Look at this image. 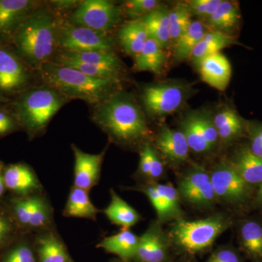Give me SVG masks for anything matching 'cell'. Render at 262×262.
Here are the masks:
<instances>
[{"mask_svg":"<svg viewBox=\"0 0 262 262\" xmlns=\"http://www.w3.org/2000/svg\"><path fill=\"white\" fill-rule=\"evenodd\" d=\"M93 119L112 142L123 147L141 149L152 134L137 103L122 93H115L96 106Z\"/></svg>","mask_w":262,"mask_h":262,"instance_id":"6da1fadb","label":"cell"},{"mask_svg":"<svg viewBox=\"0 0 262 262\" xmlns=\"http://www.w3.org/2000/svg\"><path fill=\"white\" fill-rule=\"evenodd\" d=\"M39 71L48 86L66 98L82 100L96 106L117 93L120 84V80L91 77L55 62H48Z\"/></svg>","mask_w":262,"mask_h":262,"instance_id":"7a4b0ae2","label":"cell"},{"mask_svg":"<svg viewBox=\"0 0 262 262\" xmlns=\"http://www.w3.org/2000/svg\"><path fill=\"white\" fill-rule=\"evenodd\" d=\"M58 32L59 27L51 13L37 10L15 29L13 42L24 61L39 70L50 62L58 43Z\"/></svg>","mask_w":262,"mask_h":262,"instance_id":"3957f363","label":"cell"},{"mask_svg":"<svg viewBox=\"0 0 262 262\" xmlns=\"http://www.w3.org/2000/svg\"><path fill=\"white\" fill-rule=\"evenodd\" d=\"M228 215L215 213L201 220L176 221L168 233L171 244L180 251L196 253L211 247L217 238L232 226Z\"/></svg>","mask_w":262,"mask_h":262,"instance_id":"277c9868","label":"cell"},{"mask_svg":"<svg viewBox=\"0 0 262 262\" xmlns=\"http://www.w3.org/2000/svg\"><path fill=\"white\" fill-rule=\"evenodd\" d=\"M67 101L68 98L49 86L31 90L16 103L19 123L31 137H34L46 128Z\"/></svg>","mask_w":262,"mask_h":262,"instance_id":"5b68a950","label":"cell"},{"mask_svg":"<svg viewBox=\"0 0 262 262\" xmlns=\"http://www.w3.org/2000/svg\"><path fill=\"white\" fill-rule=\"evenodd\" d=\"M3 201L21 233L34 234L55 227L54 211L45 191L5 196Z\"/></svg>","mask_w":262,"mask_h":262,"instance_id":"8992f818","label":"cell"},{"mask_svg":"<svg viewBox=\"0 0 262 262\" xmlns=\"http://www.w3.org/2000/svg\"><path fill=\"white\" fill-rule=\"evenodd\" d=\"M212 187L217 201L232 206L246 203L254 188L241 178L229 160L219 163L210 173Z\"/></svg>","mask_w":262,"mask_h":262,"instance_id":"52a82bcc","label":"cell"},{"mask_svg":"<svg viewBox=\"0 0 262 262\" xmlns=\"http://www.w3.org/2000/svg\"><path fill=\"white\" fill-rule=\"evenodd\" d=\"M180 130L187 139L190 151L195 154H209L220 141L213 117L204 110L185 115L181 120Z\"/></svg>","mask_w":262,"mask_h":262,"instance_id":"ba28073f","label":"cell"},{"mask_svg":"<svg viewBox=\"0 0 262 262\" xmlns=\"http://www.w3.org/2000/svg\"><path fill=\"white\" fill-rule=\"evenodd\" d=\"M121 16L120 7L107 0L81 2L71 15L72 24L106 34L118 23Z\"/></svg>","mask_w":262,"mask_h":262,"instance_id":"9c48e42d","label":"cell"},{"mask_svg":"<svg viewBox=\"0 0 262 262\" xmlns=\"http://www.w3.org/2000/svg\"><path fill=\"white\" fill-rule=\"evenodd\" d=\"M187 96L186 86L168 82L146 86L141 98L150 115L163 117L178 111L187 101Z\"/></svg>","mask_w":262,"mask_h":262,"instance_id":"30bf717a","label":"cell"},{"mask_svg":"<svg viewBox=\"0 0 262 262\" xmlns=\"http://www.w3.org/2000/svg\"><path fill=\"white\" fill-rule=\"evenodd\" d=\"M58 44L64 51H112L113 41L106 34L72 24L59 29Z\"/></svg>","mask_w":262,"mask_h":262,"instance_id":"8fae6325","label":"cell"},{"mask_svg":"<svg viewBox=\"0 0 262 262\" xmlns=\"http://www.w3.org/2000/svg\"><path fill=\"white\" fill-rule=\"evenodd\" d=\"M170 239L158 221H151L140 236L139 244L130 262H168Z\"/></svg>","mask_w":262,"mask_h":262,"instance_id":"7c38bea8","label":"cell"},{"mask_svg":"<svg viewBox=\"0 0 262 262\" xmlns=\"http://www.w3.org/2000/svg\"><path fill=\"white\" fill-rule=\"evenodd\" d=\"M72 149L75 156L73 185L90 192L99 183L107 146L98 154L84 152L75 144H72Z\"/></svg>","mask_w":262,"mask_h":262,"instance_id":"4fadbf2b","label":"cell"},{"mask_svg":"<svg viewBox=\"0 0 262 262\" xmlns=\"http://www.w3.org/2000/svg\"><path fill=\"white\" fill-rule=\"evenodd\" d=\"M155 144L157 152L158 151L161 159L169 165L177 166L189 160L190 149L181 130L170 128L166 125H162L155 137Z\"/></svg>","mask_w":262,"mask_h":262,"instance_id":"5bb4252c","label":"cell"},{"mask_svg":"<svg viewBox=\"0 0 262 262\" xmlns=\"http://www.w3.org/2000/svg\"><path fill=\"white\" fill-rule=\"evenodd\" d=\"M4 180L10 195L27 196L45 191L35 171L24 163L5 165Z\"/></svg>","mask_w":262,"mask_h":262,"instance_id":"9a60e30c","label":"cell"},{"mask_svg":"<svg viewBox=\"0 0 262 262\" xmlns=\"http://www.w3.org/2000/svg\"><path fill=\"white\" fill-rule=\"evenodd\" d=\"M28 80L27 71L18 57L0 48V91L17 92L25 87Z\"/></svg>","mask_w":262,"mask_h":262,"instance_id":"2e32d148","label":"cell"},{"mask_svg":"<svg viewBox=\"0 0 262 262\" xmlns=\"http://www.w3.org/2000/svg\"><path fill=\"white\" fill-rule=\"evenodd\" d=\"M39 262H74L56 227L34 234Z\"/></svg>","mask_w":262,"mask_h":262,"instance_id":"e0dca14e","label":"cell"},{"mask_svg":"<svg viewBox=\"0 0 262 262\" xmlns=\"http://www.w3.org/2000/svg\"><path fill=\"white\" fill-rule=\"evenodd\" d=\"M202 80L220 91H225L232 77V67L222 53L206 57L198 65Z\"/></svg>","mask_w":262,"mask_h":262,"instance_id":"ac0fdd59","label":"cell"},{"mask_svg":"<svg viewBox=\"0 0 262 262\" xmlns=\"http://www.w3.org/2000/svg\"><path fill=\"white\" fill-rule=\"evenodd\" d=\"M241 178L251 187H258L262 183V158L253 154L248 144L236 150L229 160Z\"/></svg>","mask_w":262,"mask_h":262,"instance_id":"d6986e66","label":"cell"},{"mask_svg":"<svg viewBox=\"0 0 262 262\" xmlns=\"http://www.w3.org/2000/svg\"><path fill=\"white\" fill-rule=\"evenodd\" d=\"M130 189L143 193L147 196L151 206L156 211L158 217L157 221L161 225L170 221L176 222L182 220L181 215L172 206L170 198L161 189L158 183L138 184L136 187Z\"/></svg>","mask_w":262,"mask_h":262,"instance_id":"ffe728a7","label":"cell"},{"mask_svg":"<svg viewBox=\"0 0 262 262\" xmlns=\"http://www.w3.org/2000/svg\"><path fill=\"white\" fill-rule=\"evenodd\" d=\"M242 15L238 3L222 0L216 11L206 21L212 31L232 36L238 30Z\"/></svg>","mask_w":262,"mask_h":262,"instance_id":"44dd1931","label":"cell"},{"mask_svg":"<svg viewBox=\"0 0 262 262\" xmlns=\"http://www.w3.org/2000/svg\"><path fill=\"white\" fill-rule=\"evenodd\" d=\"M213 120L220 141L223 143L229 144L246 134L247 122L234 108L229 106L221 108Z\"/></svg>","mask_w":262,"mask_h":262,"instance_id":"7402d4cb","label":"cell"},{"mask_svg":"<svg viewBox=\"0 0 262 262\" xmlns=\"http://www.w3.org/2000/svg\"><path fill=\"white\" fill-rule=\"evenodd\" d=\"M139 239L140 236L136 235L130 229H121L118 233L101 239L96 248L116 255L122 261H130L139 246Z\"/></svg>","mask_w":262,"mask_h":262,"instance_id":"603a6c76","label":"cell"},{"mask_svg":"<svg viewBox=\"0 0 262 262\" xmlns=\"http://www.w3.org/2000/svg\"><path fill=\"white\" fill-rule=\"evenodd\" d=\"M168 9L164 5L158 8L141 18L145 27L149 39H153L165 49L172 44L169 26Z\"/></svg>","mask_w":262,"mask_h":262,"instance_id":"cb8c5ba5","label":"cell"},{"mask_svg":"<svg viewBox=\"0 0 262 262\" xmlns=\"http://www.w3.org/2000/svg\"><path fill=\"white\" fill-rule=\"evenodd\" d=\"M35 4L29 0H0V33L15 31L30 14Z\"/></svg>","mask_w":262,"mask_h":262,"instance_id":"d4e9b609","label":"cell"},{"mask_svg":"<svg viewBox=\"0 0 262 262\" xmlns=\"http://www.w3.org/2000/svg\"><path fill=\"white\" fill-rule=\"evenodd\" d=\"M99 209L90 199L89 191L72 186L63 209V216L67 218L85 219L96 222Z\"/></svg>","mask_w":262,"mask_h":262,"instance_id":"484cf974","label":"cell"},{"mask_svg":"<svg viewBox=\"0 0 262 262\" xmlns=\"http://www.w3.org/2000/svg\"><path fill=\"white\" fill-rule=\"evenodd\" d=\"M108 206L103 210V213L113 225L120 226L121 229H130L141 220L140 213L130 206L113 189H110Z\"/></svg>","mask_w":262,"mask_h":262,"instance_id":"4316f807","label":"cell"},{"mask_svg":"<svg viewBox=\"0 0 262 262\" xmlns=\"http://www.w3.org/2000/svg\"><path fill=\"white\" fill-rule=\"evenodd\" d=\"M234 45H239L235 37L223 33L209 30L201 39V42L196 45L189 59L193 64L198 67L200 63L206 57L220 53L221 50Z\"/></svg>","mask_w":262,"mask_h":262,"instance_id":"83f0119b","label":"cell"},{"mask_svg":"<svg viewBox=\"0 0 262 262\" xmlns=\"http://www.w3.org/2000/svg\"><path fill=\"white\" fill-rule=\"evenodd\" d=\"M239 244L244 252L256 261H262V223L258 220H245L238 228Z\"/></svg>","mask_w":262,"mask_h":262,"instance_id":"f1b7e54d","label":"cell"},{"mask_svg":"<svg viewBox=\"0 0 262 262\" xmlns=\"http://www.w3.org/2000/svg\"><path fill=\"white\" fill-rule=\"evenodd\" d=\"M135 58L134 69L138 72L160 74L167 61L164 48L151 39H148L140 53Z\"/></svg>","mask_w":262,"mask_h":262,"instance_id":"f546056e","label":"cell"},{"mask_svg":"<svg viewBox=\"0 0 262 262\" xmlns=\"http://www.w3.org/2000/svg\"><path fill=\"white\" fill-rule=\"evenodd\" d=\"M118 39L127 54L136 56L140 53L149 37L141 19L124 24L118 32Z\"/></svg>","mask_w":262,"mask_h":262,"instance_id":"4dcf8cb0","label":"cell"},{"mask_svg":"<svg viewBox=\"0 0 262 262\" xmlns=\"http://www.w3.org/2000/svg\"><path fill=\"white\" fill-rule=\"evenodd\" d=\"M58 57L75 60L87 64L102 67L122 74L121 61L113 51L70 52L63 51Z\"/></svg>","mask_w":262,"mask_h":262,"instance_id":"1f68e13d","label":"cell"},{"mask_svg":"<svg viewBox=\"0 0 262 262\" xmlns=\"http://www.w3.org/2000/svg\"><path fill=\"white\" fill-rule=\"evenodd\" d=\"M0 262H39L34 234H20L0 253Z\"/></svg>","mask_w":262,"mask_h":262,"instance_id":"d6a6232c","label":"cell"},{"mask_svg":"<svg viewBox=\"0 0 262 262\" xmlns=\"http://www.w3.org/2000/svg\"><path fill=\"white\" fill-rule=\"evenodd\" d=\"M209 31L204 22L192 20L189 28L174 44V58L177 61L189 59L196 45L201 42L207 32Z\"/></svg>","mask_w":262,"mask_h":262,"instance_id":"836d02e7","label":"cell"},{"mask_svg":"<svg viewBox=\"0 0 262 262\" xmlns=\"http://www.w3.org/2000/svg\"><path fill=\"white\" fill-rule=\"evenodd\" d=\"M210 180V173L202 167L195 165L179 180L177 190L180 198L187 201L191 196L201 190Z\"/></svg>","mask_w":262,"mask_h":262,"instance_id":"e575fe53","label":"cell"},{"mask_svg":"<svg viewBox=\"0 0 262 262\" xmlns=\"http://www.w3.org/2000/svg\"><path fill=\"white\" fill-rule=\"evenodd\" d=\"M192 17L186 2L177 3L172 9H170L169 26L170 37L173 45L189 28L192 22Z\"/></svg>","mask_w":262,"mask_h":262,"instance_id":"d590c367","label":"cell"},{"mask_svg":"<svg viewBox=\"0 0 262 262\" xmlns=\"http://www.w3.org/2000/svg\"><path fill=\"white\" fill-rule=\"evenodd\" d=\"M22 234L3 200L0 201V253Z\"/></svg>","mask_w":262,"mask_h":262,"instance_id":"8d00e7d4","label":"cell"},{"mask_svg":"<svg viewBox=\"0 0 262 262\" xmlns=\"http://www.w3.org/2000/svg\"><path fill=\"white\" fill-rule=\"evenodd\" d=\"M222 0H189L186 2L192 16L206 21L216 11Z\"/></svg>","mask_w":262,"mask_h":262,"instance_id":"74e56055","label":"cell"},{"mask_svg":"<svg viewBox=\"0 0 262 262\" xmlns=\"http://www.w3.org/2000/svg\"><path fill=\"white\" fill-rule=\"evenodd\" d=\"M160 5L157 0H130L124 3V10L127 16L134 20L141 19Z\"/></svg>","mask_w":262,"mask_h":262,"instance_id":"f35d334b","label":"cell"},{"mask_svg":"<svg viewBox=\"0 0 262 262\" xmlns=\"http://www.w3.org/2000/svg\"><path fill=\"white\" fill-rule=\"evenodd\" d=\"M215 201H217L210 180L203 189L190 196L187 202L196 208H206L213 206Z\"/></svg>","mask_w":262,"mask_h":262,"instance_id":"ab89813d","label":"cell"},{"mask_svg":"<svg viewBox=\"0 0 262 262\" xmlns=\"http://www.w3.org/2000/svg\"><path fill=\"white\" fill-rule=\"evenodd\" d=\"M246 134L249 139L248 144L253 154L262 158V124L247 123Z\"/></svg>","mask_w":262,"mask_h":262,"instance_id":"60d3db41","label":"cell"},{"mask_svg":"<svg viewBox=\"0 0 262 262\" xmlns=\"http://www.w3.org/2000/svg\"><path fill=\"white\" fill-rule=\"evenodd\" d=\"M207 262H242L239 253L229 246L221 247L212 253Z\"/></svg>","mask_w":262,"mask_h":262,"instance_id":"b9f144b4","label":"cell"},{"mask_svg":"<svg viewBox=\"0 0 262 262\" xmlns=\"http://www.w3.org/2000/svg\"><path fill=\"white\" fill-rule=\"evenodd\" d=\"M16 129V124L8 114L0 111V137L8 135Z\"/></svg>","mask_w":262,"mask_h":262,"instance_id":"7bdbcfd3","label":"cell"},{"mask_svg":"<svg viewBox=\"0 0 262 262\" xmlns=\"http://www.w3.org/2000/svg\"><path fill=\"white\" fill-rule=\"evenodd\" d=\"M80 2L77 1H69V0H63V1H54L53 2V4L58 9L67 10L70 8H73L76 7L77 8L80 5Z\"/></svg>","mask_w":262,"mask_h":262,"instance_id":"ee69618b","label":"cell"},{"mask_svg":"<svg viewBox=\"0 0 262 262\" xmlns=\"http://www.w3.org/2000/svg\"><path fill=\"white\" fill-rule=\"evenodd\" d=\"M5 164L0 160V201L5 198V193L7 191L6 187H5L4 180V169Z\"/></svg>","mask_w":262,"mask_h":262,"instance_id":"f6af8a7d","label":"cell"},{"mask_svg":"<svg viewBox=\"0 0 262 262\" xmlns=\"http://www.w3.org/2000/svg\"><path fill=\"white\" fill-rule=\"evenodd\" d=\"M262 198V183L257 187V192H256V196H255V201H259Z\"/></svg>","mask_w":262,"mask_h":262,"instance_id":"bcb514c9","label":"cell"},{"mask_svg":"<svg viewBox=\"0 0 262 262\" xmlns=\"http://www.w3.org/2000/svg\"><path fill=\"white\" fill-rule=\"evenodd\" d=\"M113 262H130V261H122V260H118V261H113Z\"/></svg>","mask_w":262,"mask_h":262,"instance_id":"7dc6e473","label":"cell"}]
</instances>
